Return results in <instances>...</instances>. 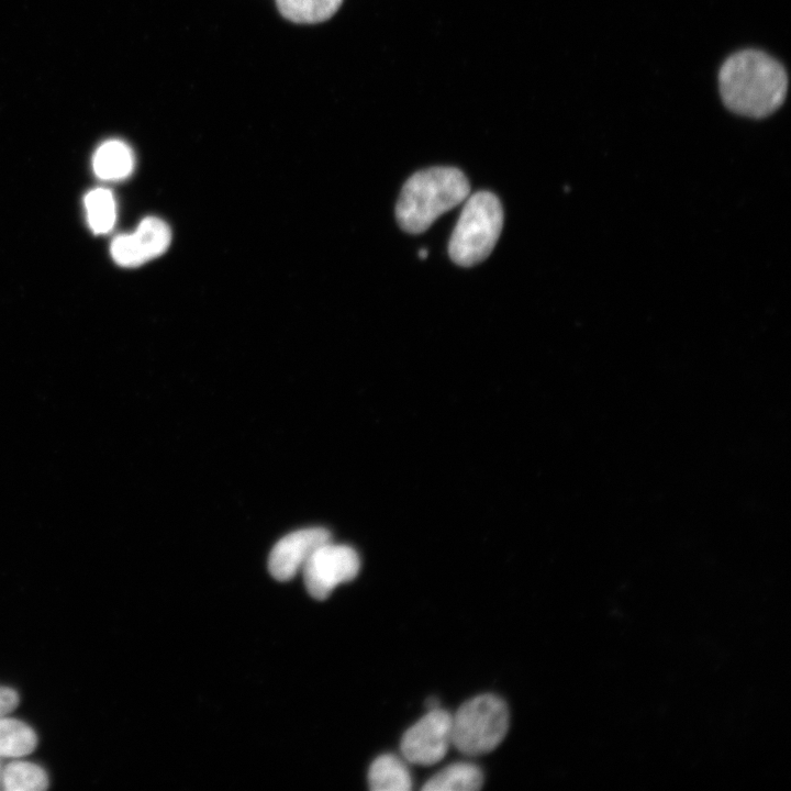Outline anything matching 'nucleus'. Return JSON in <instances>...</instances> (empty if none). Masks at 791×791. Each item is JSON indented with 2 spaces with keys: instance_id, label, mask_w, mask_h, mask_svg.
Returning <instances> with one entry per match:
<instances>
[{
  "instance_id": "obj_1",
  "label": "nucleus",
  "mask_w": 791,
  "mask_h": 791,
  "mask_svg": "<svg viewBox=\"0 0 791 791\" xmlns=\"http://www.w3.org/2000/svg\"><path fill=\"white\" fill-rule=\"evenodd\" d=\"M718 87L728 110L761 119L783 103L788 75L783 66L767 53L743 49L732 54L721 66Z\"/></svg>"
},
{
  "instance_id": "obj_2",
  "label": "nucleus",
  "mask_w": 791,
  "mask_h": 791,
  "mask_svg": "<svg viewBox=\"0 0 791 791\" xmlns=\"http://www.w3.org/2000/svg\"><path fill=\"white\" fill-rule=\"evenodd\" d=\"M469 192V181L458 168L441 166L420 170L401 189L397 221L404 232L420 234L439 215L465 201Z\"/></svg>"
},
{
  "instance_id": "obj_3",
  "label": "nucleus",
  "mask_w": 791,
  "mask_h": 791,
  "mask_svg": "<svg viewBox=\"0 0 791 791\" xmlns=\"http://www.w3.org/2000/svg\"><path fill=\"white\" fill-rule=\"evenodd\" d=\"M502 225L503 210L495 194L478 191L470 196L449 239L452 260L463 267L484 260L492 252Z\"/></svg>"
},
{
  "instance_id": "obj_4",
  "label": "nucleus",
  "mask_w": 791,
  "mask_h": 791,
  "mask_svg": "<svg viewBox=\"0 0 791 791\" xmlns=\"http://www.w3.org/2000/svg\"><path fill=\"white\" fill-rule=\"evenodd\" d=\"M510 725L505 701L492 693L474 697L452 714V745L461 754L478 756L495 749Z\"/></svg>"
},
{
  "instance_id": "obj_5",
  "label": "nucleus",
  "mask_w": 791,
  "mask_h": 791,
  "mask_svg": "<svg viewBox=\"0 0 791 791\" xmlns=\"http://www.w3.org/2000/svg\"><path fill=\"white\" fill-rule=\"evenodd\" d=\"M359 569L360 559L353 547L330 541L312 554L302 573L309 593L324 600L338 584L353 580Z\"/></svg>"
},
{
  "instance_id": "obj_6",
  "label": "nucleus",
  "mask_w": 791,
  "mask_h": 791,
  "mask_svg": "<svg viewBox=\"0 0 791 791\" xmlns=\"http://www.w3.org/2000/svg\"><path fill=\"white\" fill-rule=\"evenodd\" d=\"M450 745L452 713L436 708L405 731L400 750L408 764L432 766L445 757Z\"/></svg>"
},
{
  "instance_id": "obj_7",
  "label": "nucleus",
  "mask_w": 791,
  "mask_h": 791,
  "mask_svg": "<svg viewBox=\"0 0 791 791\" xmlns=\"http://www.w3.org/2000/svg\"><path fill=\"white\" fill-rule=\"evenodd\" d=\"M330 541L331 533L323 527L302 528L286 535L276 543L269 554L270 575L279 581L292 579L302 571L312 554Z\"/></svg>"
},
{
  "instance_id": "obj_8",
  "label": "nucleus",
  "mask_w": 791,
  "mask_h": 791,
  "mask_svg": "<svg viewBox=\"0 0 791 791\" xmlns=\"http://www.w3.org/2000/svg\"><path fill=\"white\" fill-rule=\"evenodd\" d=\"M134 167L132 149L122 141L101 144L92 157L96 176L104 181H120L129 177Z\"/></svg>"
},
{
  "instance_id": "obj_9",
  "label": "nucleus",
  "mask_w": 791,
  "mask_h": 791,
  "mask_svg": "<svg viewBox=\"0 0 791 791\" xmlns=\"http://www.w3.org/2000/svg\"><path fill=\"white\" fill-rule=\"evenodd\" d=\"M368 784L372 791H409L412 777L403 757L382 754L370 765Z\"/></svg>"
},
{
  "instance_id": "obj_10",
  "label": "nucleus",
  "mask_w": 791,
  "mask_h": 791,
  "mask_svg": "<svg viewBox=\"0 0 791 791\" xmlns=\"http://www.w3.org/2000/svg\"><path fill=\"white\" fill-rule=\"evenodd\" d=\"M483 784L482 770L472 762L458 761L444 767L422 787L424 791H477Z\"/></svg>"
},
{
  "instance_id": "obj_11",
  "label": "nucleus",
  "mask_w": 791,
  "mask_h": 791,
  "mask_svg": "<svg viewBox=\"0 0 791 791\" xmlns=\"http://www.w3.org/2000/svg\"><path fill=\"white\" fill-rule=\"evenodd\" d=\"M36 745L37 736L29 724L8 715L0 717V757L20 758Z\"/></svg>"
},
{
  "instance_id": "obj_12",
  "label": "nucleus",
  "mask_w": 791,
  "mask_h": 791,
  "mask_svg": "<svg viewBox=\"0 0 791 791\" xmlns=\"http://www.w3.org/2000/svg\"><path fill=\"white\" fill-rule=\"evenodd\" d=\"M48 783L46 771L37 764L15 759L2 767L0 788L5 791H42Z\"/></svg>"
},
{
  "instance_id": "obj_13",
  "label": "nucleus",
  "mask_w": 791,
  "mask_h": 791,
  "mask_svg": "<svg viewBox=\"0 0 791 791\" xmlns=\"http://www.w3.org/2000/svg\"><path fill=\"white\" fill-rule=\"evenodd\" d=\"M144 263L164 254L171 239L168 225L158 218H146L131 233Z\"/></svg>"
},
{
  "instance_id": "obj_14",
  "label": "nucleus",
  "mask_w": 791,
  "mask_h": 791,
  "mask_svg": "<svg viewBox=\"0 0 791 791\" xmlns=\"http://www.w3.org/2000/svg\"><path fill=\"white\" fill-rule=\"evenodd\" d=\"M343 0H276L279 12L296 23H320L330 19Z\"/></svg>"
},
{
  "instance_id": "obj_15",
  "label": "nucleus",
  "mask_w": 791,
  "mask_h": 791,
  "mask_svg": "<svg viewBox=\"0 0 791 791\" xmlns=\"http://www.w3.org/2000/svg\"><path fill=\"white\" fill-rule=\"evenodd\" d=\"M87 221L94 234H105L116 220V203L112 192L105 188L90 190L85 199Z\"/></svg>"
},
{
  "instance_id": "obj_16",
  "label": "nucleus",
  "mask_w": 791,
  "mask_h": 791,
  "mask_svg": "<svg viewBox=\"0 0 791 791\" xmlns=\"http://www.w3.org/2000/svg\"><path fill=\"white\" fill-rule=\"evenodd\" d=\"M114 261L123 267H136L144 264L131 234L116 236L110 247Z\"/></svg>"
},
{
  "instance_id": "obj_17",
  "label": "nucleus",
  "mask_w": 791,
  "mask_h": 791,
  "mask_svg": "<svg viewBox=\"0 0 791 791\" xmlns=\"http://www.w3.org/2000/svg\"><path fill=\"white\" fill-rule=\"evenodd\" d=\"M18 692L9 687L0 686V717L9 715L19 705Z\"/></svg>"
},
{
  "instance_id": "obj_18",
  "label": "nucleus",
  "mask_w": 791,
  "mask_h": 791,
  "mask_svg": "<svg viewBox=\"0 0 791 791\" xmlns=\"http://www.w3.org/2000/svg\"><path fill=\"white\" fill-rule=\"evenodd\" d=\"M419 256L421 259H425L427 256V250L425 248L420 249Z\"/></svg>"
},
{
  "instance_id": "obj_19",
  "label": "nucleus",
  "mask_w": 791,
  "mask_h": 791,
  "mask_svg": "<svg viewBox=\"0 0 791 791\" xmlns=\"http://www.w3.org/2000/svg\"><path fill=\"white\" fill-rule=\"evenodd\" d=\"M1 773H2V766H1V762H0V783H1Z\"/></svg>"
}]
</instances>
